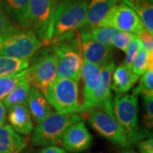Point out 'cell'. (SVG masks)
Here are the masks:
<instances>
[{
	"mask_svg": "<svg viewBox=\"0 0 153 153\" xmlns=\"http://www.w3.org/2000/svg\"><path fill=\"white\" fill-rule=\"evenodd\" d=\"M45 46H49L57 59L56 78H69L79 82L83 59L77 30L63 33L49 40Z\"/></svg>",
	"mask_w": 153,
	"mask_h": 153,
	"instance_id": "cell-1",
	"label": "cell"
},
{
	"mask_svg": "<svg viewBox=\"0 0 153 153\" xmlns=\"http://www.w3.org/2000/svg\"><path fill=\"white\" fill-rule=\"evenodd\" d=\"M85 117L84 112L53 113L33 128L31 141L36 146L57 145L70 126L83 121Z\"/></svg>",
	"mask_w": 153,
	"mask_h": 153,
	"instance_id": "cell-2",
	"label": "cell"
},
{
	"mask_svg": "<svg viewBox=\"0 0 153 153\" xmlns=\"http://www.w3.org/2000/svg\"><path fill=\"white\" fill-rule=\"evenodd\" d=\"M88 4V0H66L55 6L50 25L49 41L66 32L84 27Z\"/></svg>",
	"mask_w": 153,
	"mask_h": 153,
	"instance_id": "cell-3",
	"label": "cell"
},
{
	"mask_svg": "<svg viewBox=\"0 0 153 153\" xmlns=\"http://www.w3.org/2000/svg\"><path fill=\"white\" fill-rule=\"evenodd\" d=\"M43 46V42L31 30L17 28L0 35V55L31 60Z\"/></svg>",
	"mask_w": 153,
	"mask_h": 153,
	"instance_id": "cell-4",
	"label": "cell"
},
{
	"mask_svg": "<svg viewBox=\"0 0 153 153\" xmlns=\"http://www.w3.org/2000/svg\"><path fill=\"white\" fill-rule=\"evenodd\" d=\"M43 94L57 113L79 112L78 82L69 78H55Z\"/></svg>",
	"mask_w": 153,
	"mask_h": 153,
	"instance_id": "cell-5",
	"label": "cell"
},
{
	"mask_svg": "<svg viewBox=\"0 0 153 153\" xmlns=\"http://www.w3.org/2000/svg\"><path fill=\"white\" fill-rule=\"evenodd\" d=\"M115 118L125 131L131 145L141 139L138 126V97L134 94H117L112 99Z\"/></svg>",
	"mask_w": 153,
	"mask_h": 153,
	"instance_id": "cell-6",
	"label": "cell"
},
{
	"mask_svg": "<svg viewBox=\"0 0 153 153\" xmlns=\"http://www.w3.org/2000/svg\"><path fill=\"white\" fill-rule=\"evenodd\" d=\"M56 0H29L27 20L24 28L31 30L43 42L49 39V30Z\"/></svg>",
	"mask_w": 153,
	"mask_h": 153,
	"instance_id": "cell-7",
	"label": "cell"
},
{
	"mask_svg": "<svg viewBox=\"0 0 153 153\" xmlns=\"http://www.w3.org/2000/svg\"><path fill=\"white\" fill-rule=\"evenodd\" d=\"M27 71L31 86L44 94L55 80L57 73V59L49 47L30 61Z\"/></svg>",
	"mask_w": 153,
	"mask_h": 153,
	"instance_id": "cell-8",
	"label": "cell"
},
{
	"mask_svg": "<svg viewBox=\"0 0 153 153\" xmlns=\"http://www.w3.org/2000/svg\"><path fill=\"white\" fill-rule=\"evenodd\" d=\"M97 27H112L135 35H139L146 30L136 13L123 2L113 6Z\"/></svg>",
	"mask_w": 153,
	"mask_h": 153,
	"instance_id": "cell-9",
	"label": "cell"
},
{
	"mask_svg": "<svg viewBox=\"0 0 153 153\" xmlns=\"http://www.w3.org/2000/svg\"><path fill=\"white\" fill-rule=\"evenodd\" d=\"M87 112L88 123L101 136L121 147H127L130 145L125 131L115 117L98 109L90 110Z\"/></svg>",
	"mask_w": 153,
	"mask_h": 153,
	"instance_id": "cell-10",
	"label": "cell"
},
{
	"mask_svg": "<svg viewBox=\"0 0 153 153\" xmlns=\"http://www.w3.org/2000/svg\"><path fill=\"white\" fill-rule=\"evenodd\" d=\"M115 68V62L111 60L103 66L100 71L98 84L94 88L90 99L88 111L93 109L101 110L105 113L114 117L112 110L113 98L111 95V76Z\"/></svg>",
	"mask_w": 153,
	"mask_h": 153,
	"instance_id": "cell-11",
	"label": "cell"
},
{
	"mask_svg": "<svg viewBox=\"0 0 153 153\" xmlns=\"http://www.w3.org/2000/svg\"><path fill=\"white\" fill-rule=\"evenodd\" d=\"M80 34L83 61L105 66L112 56V48L94 39L87 28H82Z\"/></svg>",
	"mask_w": 153,
	"mask_h": 153,
	"instance_id": "cell-12",
	"label": "cell"
},
{
	"mask_svg": "<svg viewBox=\"0 0 153 153\" xmlns=\"http://www.w3.org/2000/svg\"><path fill=\"white\" fill-rule=\"evenodd\" d=\"M62 146L71 152H82L92 144V136L83 121L70 126L62 137Z\"/></svg>",
	"mask_w": 153,
	"mask_h": 153,
	"instance_id": "cell-13",
	"label": "cell"
},
{
	"mask_svg": "<svg viewBox=\"0 0 153 153\" xmlns=\"http://www.w3.org/2000/svg\"><path fill=\"white\" fill-rule=\"evenodd\" d=\"M102 65L92 64L87 61H83L82 67L81 76L83 81V90H82V103L79 108V112H87L88 104L92 96L94 88L98 84L100 71L103 68Z\"/></svg>",
	"mask_w": 153,
	"mask_h": 153,
	"instance_id": "cell-14",
	"label": "cell"
},
{
	"mask_svg": "<svg viewBox=\"0 0 153 153\" xmlns=\"http://www.w3.org/2000/svg\"><path fill=\"white\" fill-rule=\"evenodd\" d=\"M27 104L32 119L37 124L41 123L44 119L53 114L51 105L42 92L36 88L31 87L30 88Z\"/></svg>",
	"mask_w": 153,
	"mask_h": 153,
	"instance_id": "cell-15",
	"label": "cell"
},
{
	"mask_svg": "<svg viewBox=\"0 0 153 153\" xmlns=\"http://www.w3.org/2000/svg\"><path fill=\"white\" fill-rule=\"evenodd\" d=\"M9 110L8 119L11 128L23 135H30L33 133V123L27 103L17 105Z\"/></svg>",
	"mask_w": 153,
	"mask_h": 153,
	"instance_id": "cell-16",
	"label": "cell"
},
{
	"mask_svg": "<svg viewBox=\"0 0 153 153\" xmlns=\"http://www.w3.org/2000/svg\"><path fill=\"white\" fill-rule=\"evenodd\" d=\"M140 76L134 73L130 67L123 63L116 67L111 76V89L117 94L129 91Z\"/></svg>",
	"mask_w": 153,
	"mask_h": 153,
	"instance_id": "cell-17",
	"label": "cell"
},
{
	"mask_svg": "<svg viewBox=\"0 0 153 153\" xmlns=\"http://www.w3.org/2000/svg\"><path fill=\"white\" fill-rule=\"evenodd\" d=\"M27 146V139L15 131L10 125L0 127V153H21Z\"/></svg>",
	"mask_w": 153,
	"mask_h": 153,
	"instance_id": "cell-18",
	"label": "cell"
},
{
	"mask_svg": "<svg viewBox=\"0 0 153 153\" xmlns=\"http://www.w3.org/2000/svg\"><path fill=\"white\" fill-rule=\"evenodd\" d=\"M120 0H90L88 4L86 23L83 28H93L98 26L108 11Z\"/></svg>",
	"mask_w": 153,
	"mask_h": 153,
	"instance_id": "cell-19",
	"label": "cell"
},
{
	"mask_svg": "<svg viewBox=\"0 0 153 153\" xmlns=\"http://www.w3.org/2000/svg\"><path fill=\"white\" fill-rule=\"evenodd\" d=\"M122 1L136 13L145 28L151 33H153V0Z\"/></svg>",
	"mask_w": 153,
	"mask_h": 153,
	"instance_id": "cell-20",
	"label": "cell"
},
{
	"mask_svg": "<svg viewBox=\"0 0 153 153\" xmlns=\"http://www.w3.org/2000/svg\"><path fill=\"white\" fill-rule=\"evenodd\" d=\"M27 72L19 81L15 88L3 100V103L7 109H10L17 105L27 103L30 88L32 87Z\"/></svg>",
	"mask_w": 153,
	"mask_h": 153,
	"instance_id": "cell-21",
	"label": "cell"
},
{
	"mask_svg": "<svg viewBox=\"0 0 153 153\" xmlns=\"http://www.w3.org/2000/svg\"><path fill=\"white\" fill-rule=\"evenodd\" d=\"M30 60H22L0 55V76L16 74L28 69Z\"/></svg>",
	"mask_w": 153,
	"mask_h": 153,
	"instance_id": "cell-22",
	"label": "cell"
},
{
	"mask_svg": "<svg viewBox=\"0 0 153 153\" xmlns=\"http://www.w3.org/2000/svg\"><path fill=\"white\" fill-rule=\"evenodd\" d=\"M7 12L22 27H25L29 0H2Z\"/></svg>",
	"mask_w": 153,
	"mask_h": 153,
	"instance_id": "cell-23",
	"label": "cell"
},
{
	"mask_svg": "<svg viewBox=\"0 0 153 153\" xmlns=\"http://www.w3.org/2000/svg\"><path fill=\"white\" fill-rule=\"evenodd\" d=\"M152 66H153V54L141 47L132 61L130 69L140 76Z\"/></svg>",
	"mask_w": 153,
	"mask_h": 153,
	"instance_id": "cell-24",
	"label": "cell"
},
{
	"mask_svg": "<svg viewBox=\"0 0 153 153\" xmlns=\"http://www.w3.org/2000/svg\"><path fill=\"white\" fill-rule=\"evenodd\" d=\"M27 72V69L16 74L0 76V101H2L6 96L15 88L19 81Z\"/></svg>",
	"mask_w": 153,
	"mask_h": 153,
	"instance_id": "cell-25",
	"label": "cell"
},
{
	"mask_svg": "<svg viewBox=\"0 0 153 153\" xmlns=\"http://www.w3.org/2000/svg\"><path fill=\"white\" fill-rule=\"evenodd\" d=\"M91 37L101 44L111 46V42L114 36L119 30L107 27H95L93 28H87ZM112 47V46H111Z\"/></svg>",
	"mask_w": 153,
	"mask_h": 153,
	"instance_id": "cell-26",
	"label": "cell"
},
{
	"mask_svg": "<svg viewBox=\"0 0 153 153\" xmlns=\"http://www.w3.org/2000/svg\"><path fill=\"white\" fill-rule=\"evenodd\" d=\"M132 94L136 96L139 94L153 96V66L140 76L139 85L133 90Z\"/></svg>",
	"mask_w": 153,
	"mask_h": 153,
	"instance_id": "cell-27",
	"label": "cell"
},
{
	"mask_svg": "<svg viewBox=\"0 0 153 153\" xmlns=\"http://www.w3.org/2000/svg\"><path fill=\"white\" fill-rule=\"evenodd\" d=\"M134 36H135V34H133V33L118 31L112 39L111 46L125 52L128 45L131 42V40Z\"/></svg>",
	"mask_w": 153,
	"mask_h": 153,
	"instance_id": "cell-28",
	"label": "cell"
},
{
	"mask_svg": "<svg viewBox=\"0 0 153 153\" xmlns=\"http://www.w3.org/2000/svg\"><path fill=\"white\" fill-rule=\"evenodd\" d=\"M141 48V44L140 41L138 38V36L135 35L134 38L131 40V42L129 43V44L128 45L127 49L125 50L126 56L125 60H124V64L126 66L130 67L132 64V61L134 60V58L135 57V55H137L138 51Z\"/></svg>",
	"mask_w": 153,
	"mask_h": 153,
	"instance_id": "cell-29",
	"label": "cell"
},
{
	"mask_svg": "<svg viewBox=\"0 0 153 153\" xmlns=\"http://www.w3.org/2000/svg\"><path fill=\"white\" fill-rule=\"evenodd\" d=\"M144 101V119L149 128H152L153 123V96L142 94Z\"/></svg>",
	"mask_w": 153,
	"mask_h": 153,
	"instance_id": "cell-30",
	"label": "cell"
},
{
	"mask_svg": "<svg viewBox=\"0 0 153 153\" xmlns=\"http://www.w3.org/2000/svg\"><path fill=\"white\" fill-rule=\"evenodd\" d=\"M137 36L140 41L141 47L143 49L153 54V33H151L146 29Z\"/></svg>",
	"mask_w": 153,
	"mask_h": 153,
	"instance_id": "cell-31",
	"label": "cell"
},
{
	"mask_svg": "<svg viewBox=\"0 0 153 153\" xmlns=\"http://www.w3.org/2000/svg\"><path fill=\"white\" fill-rule=\"evenodd\" d=\"M16 29H17L16 27H15L10 22V20L5 16L4 12L2 10V9L0 8V35L3 34V33L16 30Z\"/></svg>",
	"mask_w": 153,
	"mask_h": 153,
	"instance_id": "cell-32",
	"label": "cell"
},
{
	"mask_svg": "<svg viewBox=\"0 0 153 153\" xmlns=\"http://www.w3.org/2000/svg\"><path fill=\"white\" fill-rule=\"evenodd\" d=\"M138 148L140 153H153V140L149 138L141 140L138 144Z\"/></svg>",
	"mask_w": 153,
	"mask_h": 153,
	"instance_id": "cell-33",
	"label": "cell"
},
{
	"mask_svg": "<svg viewBox=\"0 0 153 153\" xmlns=\"http://www.w3.org/2000/svg\"><path fill=\"white\" fill-rule=\"evenodd\" d=\"M38 153H67V152L63 148L58 147L55 146H49L42 149Z\"/></svg>",
	"mask_w": 153,
	"mask_h": 153,
	"instance_id": "cell-34",
	"label": "cell"
},
{
	"mask_svg": "<svg viewBox=\"0 0 153 153\" xmlns=\"http://www.w3.org/2000/svg\"><path fill=\"white\" fill-rule=\"evenodd\" d=\"M6 108L4 103L0 101V127L4 125L6 121Z\"/></svg>",
	"mask_w": 153,
	"mask_h": 153,
	"instance_id": "cell-35",
	"label": "cell"
},
{
	"mask_svg": "<svg viewBox=\"0 0 153 153\" xmlns=\"http://www.w3.org/2000/svg\"><path fill=\"white\" fill-rule=\"evenodd\" d=\"M120 153H138V152H134V151H133V150H124V151L121 152Z\"/></svg>",
	"mask_w": 153,
	"mask_h": 153,
	"instance_id": "cell-36",
	"label": "cell"
},
{
	"mask_svg": "<svg viewBox=\"0 0 153 153\" xmlns=\"http://www.w3.org/2000/svg\"><path fill=\"white\" fill-rule=\"evenodd\" d=\"M21 153H30V152H21Z\"/></svg>",
	"mask_w": 153,
	"mask_h": 153,
	"instance_id": "cell-37",
	"label": "cell"
}]
</instances>
